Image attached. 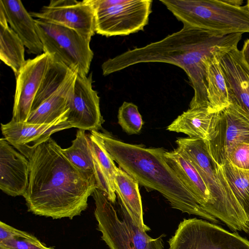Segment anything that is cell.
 <instances>
[{
    "label": "cell",
    "mask_w": 249,
    "mask_h": 249,
    "mask_svg": "<svg viewBox=\"0 0 249 249\" xmlns=\"http://www.w3.org/2000/svg\"><path fill=\"white\" fill-rule=\"evenodd\" d=\"M242 33L217 36L183 25L181 29L144 46L128 50L102 64L104 76L129 66L148 62L173 64L187 74L194 90L189 108H207V62L211 56L237 47Z\"/></svg>",
    "instance_id": "1"
},
{
    "label": "cell",
    "mask_w": 249,
    "mask_h": 249,
    "mask_svg": "<svg viewBox=\"0 0 249 249\" xmlns=\"http://www.w3.org/2000/svg\"><path fill=\"white\" fill-rule=\"evenodd\" d=\"M52 138L39 145L28 159L29 183L23 196L28 211L53 219L79 215L98 188L95 178L84 173L66 158Z\"/></svg>",
    "instance_id": "2"
},
{
    "label": "cell",
    "mask_w": 249,
    "mask_h": 249,
    "mask_svg": "<svg viewBox=\"0 0 249 249\" xmlns=\"http://www.w3.org/2000/svg\"><path fill=\"white\" fill-rule=\"evenodd\" d=\"M99 134L114 161L139 185L158 191L173 208L219 223L201 208L168 165L164 157L165 149L126 143L105 132Z\"/></svg>",
    "instance_id": "3"
},
{
    "label": "cell",
    "mask_w": 249,
    "mask_h": 249,
    "mask_svg": "<svg viewBox=\"0 0 249 249\" xmlns=\"http://www.w3.org/2000/svg\"><path fill=\"white\" fill-rule=\"evenodd\" d=\"M178 148L189 159L205 183L211 200L205 211L235 231L249 233V219L233 193L222 167L209 154L204 140L178 138Z\"/></svg>",
    "instance_id": "4"
},
{
    "label": "cell",
    "mask_w": 249,
    "mask_h": 249,
    "mask_svg": "<svg viewBox=\"0 0 249 249\" xmlns=\"http://www.w3.org/2000/svg\"><path fill=\"white\" fill-rule=\"evenodd\" d=\"M183 25L217 36L249 33L247 5L235 6L228 0H160Z\"/></svg>",
    "instance_id": "5"
},
{
    "label": "cell",
    "mask_w": 249,
    "mask_h": 249,
    "mask_svg": "<svg viewBox=\"0 0 249 249\" xmlns=\"http://www.w3.org/2000/svg\"><path fill=\"white\" fill-rule=\"evenodd\" d=\"M92 196L98 230L110 249H163L162 236H149L139 227L120 202L117 211L101 190L96 188Z\"/></svg>",
    "instance_id": "6"
},
{
    "label": "cell",
    "mask_w": 249,
    "mask_h": 249,
    "mask_svg": "<svg viewBox=\"0 0 249 249\" xmlns=\"http://www.w3.org/2000/svg\"><path fill=\"white\" fill-rule=\"evenodd\" d=\"M43 53L77 74L87 75L94 56L90 40L68 28L35 19Z\"/></svg>",
    "instance_id": "7"
},
{
    "label": "cell",
    "mask_w": 249,
    "mask_h": 249,
    "mask_svg": "<svg viewBox=\"0 0 249 249\" xmlns=\"http://www.w3.org/2000/svg\"><path fill=\"white\" fill-rule=\"evenodd\" d=\"M96 33L107 37L143 31L152 12L151 0H90Z\"/></svg>",
    "instance_id": "8"
},
{
    "label": "cell",
    "mask_w": 249,
    "mask_h": 249,
    "mask_svg": "<svg viewBox=\"0 0 249 249\" xmlns=\"http://www.w3.org/2000/svg\"><path fill=\"white\" fill-rule=\"evenodd\" d=\"M169 245V249H249L246 238L196 218L181 221Z\"/></svg>",
    "instance_id": "9"
},
{
    "label": "cell",
    "mask_w": 249,
    "mask_h": 249,
    "mask_svg": "<svg viewBox=\"0 0 249 249\" xmlns=\"http://www.w3.org/2000/svg\"><path fill=\"white\" fill-rule=\"evenodd\" d=\"M213 160L223 166L234 147L249 143V117L230 104L218 112L214 129L208 140H204Z\"/></svg>",
    "instance_id": "10"
},
{
    "label": "cell",
    "mask_w": 249,
    "mask_h": 249,
    "mask_svg": "<svg viewBox=\"0 0 249 249\" xmlns=\"http://www.w3.org/2000/svg\"><path fill=\"white\" fill-rule=\"evenodd\" d=\"M31 16L69 29L91 40L96 33L95 10L90 0H52Z\"/></svg>",
    "instance_id": "11"
},
{
    "label": "cell",
    "mask_w": 249,
    "mask_h": 249,
    "mask_svg": "<svg viewBox=\"0 0 249 249\" xmlns=\"http://www.w3.org/2000/svg\"><path fill=\"white\" fill-rule=\"evenodd\" d=\"M92 75L77 74L74 89L68 102L67 121L72 127L98 131L104 120L100 108V98L92 86Z\"/></svg>",
    "instance_id": "12"
},
{
    "label": "cell",
    "mask_w": 249,
    "mask_h": 249,
    "mask_svg": "<svg viewBox=\"0 0 249 249\" xmlns=\"http://www.w3.org/2000/svg\"><path fill=\"white\" fill-rule=\"evenodd\" d=\"M48 53L37 55L26 62L16 77V87L12 120L26 122L42 80L52 62Z\"/></svg>",
    "instance_id": "13"
},
{
    "label": "cell",
    "mask_w": 249,
    "mask_h": 249,
    "mask_svg": "<svg viewBox=\"0 0 249 249\" xmlns=\"http://www.w3.org/2000/svg\"><path fill=\"white\" fill-rule=\"evenodd\" d=\"M68 111L49 124H33L11 120L1 124L2 134L6 141L29 159L35 149L53 134L72 127L67 121Z\"/></svg>",
    "instance_id": "14"
},
{
    "label": "cell",
    "mask_w": 249,
    "mask_h": 249,
    "mask_svg": "<svg viewBox=\"0 0 249 249\" xmlns=\"http://www.w3.org/2000/svg\"><path fill=\"white\" fill-rule=\"evenodd\" d=\"M228 89L230 104L249 117V69L237 47L224 50L216 55Z\"/></svg>",
    "instance_id": "15"
},
{
    "label": "cell",
    "mask_w": 249,
    "mask_h": 249,
    "mask_svg": "<svg viewBox=\"0 0 249 249\" xmlns=\"http://www.w3.org/2000/svg\"><path fill=\"white\" fill-rule=\"evenodd\" d=\"M30 163L4 138L0 139V189L12 196H23L29 183Z\"/></svg>",
    "instance_id": "16"
},
{
    "label": "cell",
    "mask_w": 249,
    "mask_h": 249,
    "mask_svg": "<svg viewBox=\"0 0 249 249\" xmlns=\"http://www.w3.org/2000/svg\"><path fill=\"white\" fill-rule=\"evenodd\" d=\"M0 9L4 13L10 28L18 36L29 53H43L35 19L19 0H0Z\"/></svg>",
    "instance_id": "17"
},
{
    "label": "cell",
    "mask_w": 249,
    "mask_h": 249,
    "mask_svg": "<svg viewBox=\"0 0 249 249\" xmlns=\"http://www.w3.org/2000/svg\"><path fill=\"white\" fill-rule=\"evenodd\" d=\"M165 159L179 179L205 211L210 192L200 175L186 156L178 147L164 153Z\"/></svg>",
    "instance_id": "18"
},
{
    "label": "cell",
    "mask_w": 249,
    "mask_h": 249,
    "mask_svg": "<svg viewBox=\"0 0 249 249\" xmlns=\"http://www.w3.org/2000/svg\"><path fill=\"white\" fill-rule=\"evenodd\" d=\"M62 151L70 160L81 171L95 178L98 188L110 200V193L100 170L85 130L78 129L72 144Z\"/></svg>",
    "instance_id": "19"
},
{
    "label": "cell",
    "mask_w": 249,
    "mask_h": 249,
    "mask_svg": "<svg viewBox=\"0 0 249 249\" xmlns=\"http://www.w3.org/2000/svg\"><path fill=\"white\" fill-rule=\"evenodd\" d=\"M218 112H212L207 108H189L166 129L184 133L191 139L208 140L214 129Z\"/></svg>",
    "instance_id": "20"
},
{
    "label": "cell",
    "mask_w": 249,
    "mask_h": 249,
    "mask_svg": "<svg viewBox=\"0 0 249 249\" xmlns=\"http://www.w3.org/2000/svg\"><path fill=\"white\" fill-rule=\"evenodd\" d=\"M77 73L71 71L58 89L32 111L26 122L33 124H49L69 109L68 101L72 94Z\"/></svg>",
    "instance_id": "21"
},
{
    "label": "cell",
    "mask_w": 249,
    "mask_h": 249,
    "mask_svg": "<svg viewBox=\"0 0 249 249\" xmlns=\"http://www.w3.org/2000/svg\"><path fill=\"white\" fill-rule=\"evenodd\" d=\"M137 181L121 168L116 169L114 188L119 202L126 210L133 221L142 230L150 229L144 223L141 196Z\"/></svg>",
    "instance_id": "22"
},
{
    "label": "cell",
    "mask_w": 249,
    "mask_h": 249,
    "mask_svg": "<svg viewBox=\"0 0 249 249\" xmlns=\"http://www.w3.org/2000/svg\"><path fill=\"white\" fill-rule=\"evenodd\" d=\"M8 24L4 13L0 9V59L12 69L16 77L26 61L25 47Z\"/></svg>",
    "instance_id": "23"
},
{
    "label": "cell",
    "mask_w": 249,
    "mask_h": 249,
    "mask_svg": "<svg viewBox=\"0 0 249 249\" xmlns=\"http://www.w3.org/2000/svg\"><path fill=\"white\" fill-rule=\"evenodd\" d=\"M218 53L207 62L208 109L212 112H219L230 105L226 80L216 56Z\"/></svg>",
    "instance_id": "24"
},
{
    "label": "cell",
    "mask_w": 249,
    "mask_h": 249,
    "mask_svg": "<svg viewBox=\"0 0 249 249\" xmlns=\"http://www.w3.org/2000/svg\"><path fill=\"white\" fill-rule=\"evenodd\" d=\"M97 163L110 193V201L115 203L116 194L114 188L116 166L114 160L107 150L98 131H92L87 134Z\"/></svg>",
    "instance_id": "25"
},
{
    "label": "cell",
    "mask_w": 249,
    "mask_h": 249,
    "mask_svg": "<svg viewBox=\"0 0 249 249\" xmlns=\"http://www.w3.org/2000/svg\"><path fill=\"white\" fill-rule=\"evenodd\" d=\"M71 71L63 63L52 59L35 98L31 112L58 89Z\"/></svg>",
    "instance_id": "26"
},
{
    "label": "cell",
    "mask_w": 249,
    "mask_h": 249,
    "mask_svg": "<svg viewBox=\"0 0 249 249\" xmlns=\"http://www.w3.org/2000/svg\"><path fill=\"white\" fill-rule=\"evenodd\" d=\"M222 167L230 187L249 219V170L238 168L228 161Z\"/></svg>",
    "instance_id": "27"
},
{
    "label": "cell",
    "mask_w": 249,
    "mask_h": 249,
    "mask_svg": "<svg viewBox=\"0 0 249 249\" xmlns=\"http://www.w3.org/2000/svg\"><path fill=\"white\" fill-rule=\"evenodd\" d=\"M118 120L123 130L130 135L139 133L143 124L138 107L130 102H124L119 107Z\"/></svg>",
    "instance_id": "28"
},
{
    "label": "cell",
    "mask_w": 249,
    "mask_h": 249,
    "mask_svg": "<svg viewBox=\"0 0 249 249\" xmlns=\"http://www.w3.org/2000/svg\"><path fill=\"white\" fill-rule=\"evenodd\" d=\"M0 247L9 249H55L48 247L32 234L24 237H16L0 242Z\"/></svg>",
    "instance_id": "29"
},
{
    "label": "cell",
    "mask_w": 249,
    "mask_h": 249,
    "mask_svg": "<svg viewBox=\"0 0 249 249\" xmlns=\"http://www.w3.org/2000/svg\"><path fill=\"white\" fill-rule=\"evenodd\" d=\"M228 161L238 168L249 170V143H241L236 145Z\"/></svg>",
    "instance_id": "30"
},
{
    "label": "cell",
    "mask_w": 249,
    "mask_h": 249,
    "mask_svg": "<svg viewBox=\"0 0 249 249\" xmlns=\"http://www.w3.org/2000/svg\"><path fill=\"white\" fill-rule=\"evenodd\" d=\"M30 233L16 229L2 221L0 222V242L16 237H24Z\"/></svg>",
    "instance_id": "31"
},
{
    "label": "cell",
    "mask_w": 249,
    "mask_h": 249,
    "mask_svg": "<svg viewBox=\"0 0 249 249\" xmlns=\"http://www.w3.org/2000/svg\"><path fill=\"white\" fill-rule=\"evenodd\" d=\"M240 52L243 61L249 69V39L245 41Z\"/></svg>",
    "instance_id": "32"
},
{
    "label": "cell",
    "mask_w": 249,
    "mask_h": 249,
    "mask_svg": "<svg viewBox=\"0 0 249 249\" xmlns=\"http://www.w3.org/2000/svg\"><path fill=\"white\" fill-rule=\"evenodd\" d=\"M246 5L248 6V9L249 10V0H247Z\"/></svg>",
    "instance_id": "33"
},
{
    "label": "cell",
    "mask_w": 249,
    "mask_h": 249,
    "mask_svg": "<svg viewBox=\"0 0 249 249\" xmlns=\"http://www.w3.org/2000/svg\"><path fill=\"white\" fill-rule=\"evenodd\" d=\"M0 249H7V248L2 247H0Z\"/></svg>",
    "instance_id": "34"
}]
</instances>
